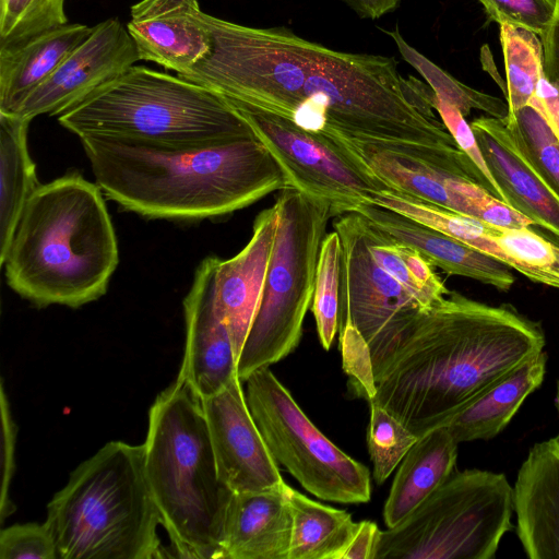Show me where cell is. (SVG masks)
Wrapping results in <instances>:
<instances>
[{
    "label": "cell",
    "mask_w": 559,
    "mask_h": 559,
    "mask_svg": "<svg viewBox=\"0 0 559 559\" xmlns=\"http://www.w3.org/2000/svg\"><path fill=\"white\" fill-rule=\"evenodd\" d=\"M66 0H0V46L68 24Z\"/></svg>",
    "instance_id": "cell-33"
},
{
    "label": "cell",
    "mask_w": 559,
    "mask_h": 559,
    "mask_svg": "<svg viewBox=\"0 0 559 559\" xmlns=\"http://www.w3.org/2000/svg\"><path fill=\"white\" fill-rule=\"evenodd\" d=\"M103 193L79 173L38 186L1 261L16 294L39 308H79L106 293L119 253Z\"/></svg>",
    "instance_id": "cell-4"
},
{
    "label": "cell",
    "mask_w": 559,
    "mask_h": 559,
    "mask_svg": "<svg viewBox=\"0 0 559 559\" xmlns=\"http://www.w3.org/2000/svg\"><path fill=\"white\" fill-rule=\"evenodd\" d=\"M200 401L219 477L233 492L261 491L285 483L251 415L239 378Z\"/></svg>",
    "instance_id": "cell-14"
},
{
    "label": "cell",
    "mask_w": 559,
    "mask_h": 559,
    "mask_svg": "<svg viewBox=\"0 0 559 559\" xmlns=\"http://www.w3.org/2000/svg\"><path fill=\"white\" fill-rule=\"evenodd\" d=\"M381 31L393 39L402 58L426 80L436 95L455 106L464 117L468 116L472 109H477L490 117L507 119V102L472 88L450 75L412 47L403 38L397 26L392 31Z\"/></svg>",
    "instance_id": "cell-28"
},
{
    "label": "cell",
    "mask_w": 559,
    "mask_h": 559,
    "mask_svg": "<svg viewBox=\"0 0 559 559\" xmlns=\"http://www.w3.org/2000/svg\"><path fill=\"white\" fill-rule=\"evenodd\" d=\"M243 382L251 415L277 464L319 499L338 503L370 500L368 467L320 431L270 367L252 372Z\"/></svg>",
    "instance_id": "cell-10"
},
{
    "label": "cell",
    "mask_w": 559,
    "mask_h": 559,
    "mask_svg": "<svg viewBox=\"0 0 559 559\" xmlns=\"http://www.w3.org/2000/svg\"><path fill=\"white\" fill-rule=\"evenodd\" d=\"M430 103L433 109L439 114L442 122L453 136L457 146L469 157L477 169L481 173L493 189L495 195L503 201V195L485 163L476 136L471 124L465 120V117L455 106L437 96L433 91L430 95Z\"/></svg>",
    "instance_id": "cell-37"
},
{
    "label": "cell",
    "mask_w": 559,
    "mask_h": 559,
    "mask_svg": "<svg viewBox=\"0 0 559 559\" xmlns=\"http://www.w3.org/2000/svg\"><path fill=\"white\" fill-rule=\"evenodd\" d=\"M489 21L528 29L539 37L548 28L556 7L548 0H477Z\"/></svg>",
    "instance_id": "cell-35"
},
{
    "label": "cell",
    "mask_w": 559,
    "mask_h": 559,
    "mask_svg": "<svg viewBox=\"0 0 559 559\" xmlns=\"http://www.w3.org/2000/svg\"><path fill=\"white\" fill-rule=\"evenodd\" d=\"M500 44L506 69L504 97L509 115L528 105L545 75L540 37L525 28L501 24Z\"/></svg>",
    "instance_id": "cell-27"
},
{
    "label": "cell",
    "mask_w": 559,
    "mask_h": 559,
    "mask_svg": "<svg viewBox=\"0 0 559 559\" xmlns=\"http://www.w3.org/2000/svg\"><path fill=\"white\" fill-rule=\"evenodd\" d=\"M469 124L503 201L559 238V197L518 146L506 121L481 116Z\"/></svg>",
    "instance_id": "cell-17"
},
{
    "label": "cell",
    "mask_w": 559,
    "mask_h": 559,
    "mask_svg": "<svg viewBox=\"0 0 559 559\" xmlns=\"http://www.w3.org/2000/svg\"><path fill=\"white\" fill-rule=\"evenodd\" d=\"M516 534L531 559H559V435L535 443L513 486Z\"/></svg>",
    "instance_id": "cell-18"
},
{
    "label": "cell",
    "mask_w": 559,
    "mask_h": 559,
    "mask_svg": "<svg viewBox=\"0 0 559 559\" xmlns=\"http://www.w3.org/2000/svg\"><path fill=\"white\" fill-rule=\"evenodd\" d=\"M1 419H2V486H1V521L10 515L15 507L10 500V484L14 473V452L16 442V426L10 412L7 395L1 386Z\"/></svg>",
    "instance_id": "cell-38"
},
{
    "label": "cell",
    "mask_w": 559,
    "mask_h": 559,
    "mask_svg": "<svg viewBox=\"0 0 559 559\" xmlns=\"http://www.w3.org/2000/svg\"><path fill=\"white\" fill-rule=\"evenodd\" d=\"M354 212L416 249L448 274L473 278L502 292H508L514 283L511 267L503 262L409 217L370 203L361 204Z\"/></svg>",
    "instance_id": "cell-21"
},
{
    "label": "cell",
    "mask_w": 559,
    "mask_h": 559,
    "mask_svg": "<svg viewBox=\"0 0 559 559\" xmlns=\"http://www.w3.org/2000/svg\"><path fill=\"white\" fill-rule=\"evenodd\" d=\"M381 531L376 522H358L355 534L345 549L342 559H373Z\"/></svg>",
    "instance_id": "cell-39"
},
{
    "label": "cell",
    "mask_w": 559,
    "mask_h": 559,
    "mask_svg": "<svg viewBox=\"0 0 559 559\" xmlns=\"http://www.w3.org/2000/svg\"><path fill=\"white\" fill-rule=\"evenodd\" d=\"M555 405H556V408H557V412L559 415V380L557 382V388H556Z\"/></svg>",
    "instance_id": "cell-43"
},
{
    "label": "cell",
    "mask_w": 559,
    "mask_h": 559,
    "mask_svg": "<svg viewBox=\"0 0 559 559\" xmlns=\"http://www.w3.org/2000/svg\"><path fill=\"white\" fill-rule=\"evenodd\" d=\"M286 486L233 493L223 531L224 559H288L293 518Z\"/></svg>",
    "instance_id": "cell-20"
},
{
    "label": "cell",
    "mask_w": 559,
    "mask_h": 559,
    "mask_svg": "<svg viewBox=\"0 0 559 559\" xmlns=\"http://www.w3.org/2000/svg\"><path fill=\"white\" fill-rule=\"evenodd\" d=\"M28 124L17 115L0 112V262L25 204L39 186L27 146Z\"/></svg>",
    "instance_id": "cell-25"
},
{
    "label": "cell",
    "mask_w": 559,
    "mask_h": 559,
    "mask_svg": "<svg viewBox=\"0 0 559 559\" xmlns=\"http://www.w3.org/2000/svg\"><path fill=\"white\" fill-rule=\"evenodd\" d=\"M342 242L337 231L324 236L316 272L312 312L322 347L329 350L338 331Z\"/></svg>",
    "instance_id": "cell-31"
},
{
    "label": "cell",
    "mask_w": 559,
    "mask_h": 559,
    "mask_svg": "<svg viewBox=\"0 0 559 559\" xmlns=\"http://www.w3.org/2000/svg\"><path fill=\"white\" fill-rule=\"evenodd\" d=\"M549 2H551L555 7L557 5V3L559 2V0H548Z\"/></svg>",
    "instance_id": "cell-44"
},
{
    "label": "cell",
    "mask_w": 559,
    "mask_h": 559,
    "mask_svg": "<svg viewBox=\"0 0 559 559\" xmlns=\"http://www.w3.org/2000/svg\"><path fill=\"white\" fill-rule=\"evenodd\" d=\"M293 524L288 559H342L358 522L286 486Z\"/></svg>",
    "instance_id": "cell-26"
},
{
    "label": "cell",
    "mask_w": 559,
    "mask_h": 559,
    "mask_svg": "<svg viewBox=\"0 0 559 559\" xmlns=\"http://www.w3.org/2000/svg\"><path fill=\"white\" fill-rule=\"evenodd\" d=\"M207 56L183 75L233 104L277 115L331 139L443 147L447 127L413 98L393 57L349 53L286 27H251L206 14Z\"/></svg>",
    "instance_id": "cell-1"
},
{
    "label": "cell",
    "mask_w": 559,
    "mask_h": 559,
    "mask_svg": "<svg viewBox=\"0 0 559 559\" xmlns=\"http://www.w3.org/2000/svg\"><path fill=\"white\" fill-rule=\"evenodd\" d=\"M540 40L545 76L548 81L559 85V2L548 28L540 36Z\"/></svg>",
    "instance_id": "cell-40"
},
{
    "label": "cell",
    "mask_w": 559,
    "mask_h": 559,
    "mask_svg": "<svg viewBox=\"0 0 559 559\" xmlns=\"http://www.w3.org/2000/svg\"><path fill=\"white\" fill-rule=\"evenodd\" d=\"M58 559L164 557L142 444L110 441L83 461L47 506Z\"/></svg>",
    "instance_id": "cell-6"
},
{
    "label": "cell",
    "mask_w": 559,
    "mask_h": 559,
    "mask_svg": "<svg viewBox=\"0 0 559 559\" xmlns=\"http://www.w3.org/2000/svg\"><path fill=\"white\" fill-rule=\"evenodd\" d=\"M364 215L336 216L333 228L342 242L338 333L348 382L365 370L369 350L424 308L369 251Z\"/></svg>",
    "instance_id": "cell-11"
},
{
    "label": "cell",
    "mask_w": 559,
    "mask_h": 559,
    "mask_svg": "<svg viewBox=\"0 0 559 559\" xmlns=\"http://www.w3.org/2000/svg\"><path fill=\"white\" fill-rule=\"evenodd\" d=\"M57 117L80 139L107 135L199 145L255 135L213 90L135 64Z\"/></svg>",
    "instance_id": "cell-7"
},
{
    "label": "cell",
    "mask_w": 559,
    "mask_h": 559,
    "mask_svg": "<svg viewBox=\"0 0 559 559\" xmlns=\"http://www.w3.org/2000/svg\"><path fill=\"white\" fill-rule=\"evenodd\" d=\"M1 559H58L53 536L44 522L14 524L0 532Z\"/></svg>",
    "instance_id": "cell-36"
},
{
    "label": "cell",
    "mask_w": 559,
    "mask_h": 559,
    "mask_svg": "<svg viewBox=\"0 0 559 559\" xmlns=\"http://www.w3.org/2000/svg\"><path fill=\"white\" fill-rule=\"evenodd\" d=\"M278 226L275 204L261 211L248 243L216 271V307L225 321L239 358L262 297Z\"/></svg>",
    "instance_id": "cell-19"
},
{
    "label": "cell",
    "mask_w": 559,
    "mask_h": 559,
    "mask_svg": "<svg viewBox=\"0 0 559 559\" xmlns=\"http://www.w3.org/2000/svg\"><path fill=\"white\" fill-rule=\"evenodd\" d=\"M546 364L544 350L534 355L457 414L447 425L455 441L489 440L499 435L526 397L542 385Z\"/></svg>",
    "instance_id": "cell-24"
},
{
    "label": "cell",
    "mask_w": 559,
    "mask_h": 559,
    "mask_svg": "<svg viewBox=\"0 0 559 559\" xmlns=\"http://www.w3.org/2000/svg\"><path fill=\"white\" fill-rule=\"evenodd\" d=\"M544 347L539 324L514 308L449 292L372 347L348 391L419 438L447 426Z\"/></svg>",
    "instance_id": "cell-2"
},
{
    "label": "cell",
    "mask_w": 559,
    "mask_h": 559,
    "mask_svg": "<svg viewBox=\"0 0 559 559\" xmlns=\"http://www.w3.org/2000/svg\"><path fill=\"white\" fill-rule=\"evenodd\" d=\"M530 104L535 105L544 112L559 139V85L548 81L544 75Z\"/></svg>",
    "instance_id": "cell-41"
},
{
    "label": "cell",
    "mask_w": 559,
    "mask_h": 559,
    "mask_svg": "<svg viewBox=\"0 0 559 559\" xmlns=\"http://www.w3.org/2000/svg\"><path fill=\"white\" fill-rule=\"evenodd\" d=\"M92 29L84 24L68 23L0 46V112L14 114Z\"/></svg>",
    "instance_id": "cell-22"
},
{
    "label": "cell",
    "mask_w": 559,
    "mask_h": 559,
    "mask_svg": "<svg viewBox=\"0 0 559 559\" xmlns=\"http://www.w3.org/2000/svg\"><path fill=\"white\" fill-rule=\"evenodd\" d=\"M274 204L278 226L264 288L237 362L242 382L298 346L313 298L321 243L334 216L328 200L293 187L280 190Z\"/></svg>",
    "instance_id": "cell-8"
},
{
    "label": "cell",
    "mask_w": 559,
    "mask_h": 559,
    "mask_svg": "<svg viewBox=\"0 0 559 559\" xmlns=\"http://www.w3.org/2000/svg\"><path fill=\"white\" fill-rule=\"evenodd\" d=\"M444 183L461 198L468 217L498 229L522 228L533 224L525 215L474 181L448 178Z\"/></svg>",
    "instance_id": "cell-34"
},
{
    "label": "cell",
    "mask_w": 559,
    "mask_h": 559,
    "mask_svg": "<svg viewBox=\"0 0 559 559\" xmlns=\"http://www.w3.org/2000/svg\"><path fill=\"white\" fill-rule=\"evenodd\" d=\"M140 61L136 46L117 17L93 26L56 71L14 112L31 121L39 115L59 116Z\"/></svg>",
    "instance_id": "cell-13"
},
{
    "label": "cell",
    "mask_w": 559,
    "mask_h": 559,
    "mask_svg": "<svg viewBox=\"0 0 559 559\" xmlns=\"http://www.w3.org/2000/svg\"><path fill=\"white\" fill-rule=\"evenodd\" d=\"M229 104L275 157L288 187L328 200L334 216L354 212L376 191L385 189L324 134L306 131L277 115Z\"/></svg>",
    "instance_id": "cell-12"
},
{
    "label": "cell",
    "mask_w": 559,
    "mask_h": 559,
    "mask_svg": "<svg viewBox=\"0 0 559 559\" xmlns=\"http://www.w3.org/2000/svg\"><path fill=\"white\" fill-rule=\"evenodd\" d=\"M127 29L140 60L183 75L209 53L211 31L198 0H141L133 4Z\"/></svg>",
    "instance_id": "cell-16"
},
{
    "label": "cell",
    "mask_w": 559,
    "mask_h": 559,
    "mask_svg": "<svg viewBox=\"0 0 559 559\" xmlns=\"http://www.w3.org/2000/svg\"><path fill=\"white\" fill-rule=\"evenodd\" d=\"M219 261L214 255L201 261L183 300L186 345L178 378L200 400L218 393L239 378L234 343L216 307Z\"/></svg>",
    "instance_id": "cell-15"
},
{
    "label": "cell",
    "mask_w": 559,
    "mask_h": 559,
    "mask_svg": "<svg viewBox=\"0 0 559 559\" xmlns=\"http://www.w3.org/2000/svg\"><path fill=\"white\" fill-rule=\"evenodd\" d=\"M80 140L104 194L147 218L224 216L288 187L255 135L199 145L107 135Z\"/></svg>",
    "instance_id": "cell-3"
},
{
    "label": "cell",
    "mask_w": 559,
    "mask_h": 559,
    "mask_svg": "<svg viewBox=\"0 0 559 559\" xmlns=\"http://www.w3.org/2000/svg\"><path fill=\"white\" fill-rule=\"evenodd\" d=\"M504 121L528 162L559 197V139L544 112L528 104Z\"/></svg>",
    "instance_id": "cell-29"
},
{
    "label": "cell",
    "mask_w": 559,
    "mask_h": 559,
    "mask_svg": "<svg viewBox=\"0 0 559 559\" xmlns=\"http://www.w3.org/2000/svg\"><path fill=\"white\" fill-rule=\"evenodd\" d=\"M457 445L447 426L417 439L400 463L384 503L388 527L405 520L454 473Z\"/></svg>",
    "instance_id": "cell-23"
},
{
    "label": "cell",
    "mask_w": 559,
    "mask_h": 559,
    "mask_svg": "<svg viewBox=\"0 0 559 559\" xmlns=\"http://www.w3.org/2000/svg\"><path fill=\"white\" fill-rule=\"evenodd\" d=\"M513 487L502 473H453L416 510L381 531L373 559H492L512 530Z\"/></svg>",
    "instance_id": "cell-9"
},
{
    "label": "cell",
    "mask_w": 559,
    "mask_h": 559,
    "mask_svg": "<svg viewBox=\"0 0 559 559\" xmlns=\"http://www.w3.org/2000/svg\"><path fill=\"white\" fill-rule=\"evenodd\" d=\"M360 17L378 19L396 9L401 0H343Z\"/></svg>",
    "instance_id": "cell-42"
},
{
    "label": "cell",
    "mask_w": 559,
    "mask_h": 559,
    "mask_svg": "<svg viewBox=\"0 0 559 559\" xmlns=\"http://www.w3.org/2000/svg\"><path fill=\"white\" fill-rule=\"evenodd\" d=\"M368 404L370 416L367 447L372 462L373 480L380 485L400 465L418 437L380 405L372 402Z\"/></svg>",
    "instance_id": "cell-32"
},
{
    "label": "cell",
    "mask_w": 559,
    "mask_h": 559,
    "mask_svg": "<svg viewBox=\"0 0 559 559\" xmlns=\"http://www.w3.org/2000/svg\"><path fill=\"white\" fill-rule=\"evenodd\" d=\"M492 239L504 263L531 281L559 288V247L527 227L498 229Z\"/></svg>",
    "instance_id": "cell-30"
},
{
    "label": "cell",
    "mask_w": 559,
    "mask_h": 559,
    "mask_svg": "<svg viewBox=\"0 0 559 559\" xmlns=\"http://www.w3.org/2000/svg\"><path fill=\"white\" fill-rule=\"evenodd\" d=\"M145 473L160 522L180 557L224 559L233 491L219 477L200 399L181 378L148 413Z\"/></svg>",
    "instance_id": "cell-5"
}]
</instances>
